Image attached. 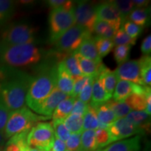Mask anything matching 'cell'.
<instances>
[{"label":"cell","instance_id":"f6af8a7d","mask_svg":"<svg viewBox=\"0 0 151 151\" xmlns=\"http://www.w3.org/2000/svg\"><path fill=\"white\" fill-rule=\"evenodd\" d=\"M11 111L0 100V132H4Z\"/></svg>","mask_w":151,"mask_h":151},{"label":"cell","instance_id":"2e32d148","mask_svg":"<svg viewBox=\"0 0 151 151\" xmlns=\"http://www.w3.org/2000/svg\"><path fill=\"white\" fill-rule=\"evenodd\" d=\"M73 53L76 58L79 69L83 76L96 77L99 74L104 66L101 62H97L93 60L86 59L76 51L73 52Z\"/></svg>","mask_w":151,"mask_h":151},{"label":"cell","instance_id":"60d3db41","mask_svg":"<svg viewBox=\"0 0 151 151\" xmlns=\"http://www.w3.org/2000/svg\"><path fill=\"white\" fill-rule=\"evenodd\" d=\"M121 28L127 35H129L130 37L134 39H136V40L143 32L142 27L137 25L134 22L129 21V20L124 21V23L122 24Z\"/></svg>","mask_w":151,"mask_h":151},{"label":"cell","instance_id":"d6a6232c","mask_svg":"<svg viewBox=\"0 0 151 151\" xmlns=\"http://www.w3.org/2000/svg\"><path fill=\"white\" fill-rule=\"evenodd\" d=\"M14 11V1L10 0H0V27L11 18Z\"/></svg>","mask_w":151,"mask_h":151},{"label":"cell","instance_id":"bcb514c9","mask_svg":"<svg viewBox=\"0 0 151 151\" xmlns=\"http://www.w3.org/2000/svg\"><path fill=\"white\" fill-rule=\"evenodd\" d=\"M88 104L83 102L82 101H81V100L76 98L71 114L78 115V116H83L84 114L86 112L87 109H88Z\"/></svg>","mask_w":151,"mask_h":151},{"label":"cell","instance_id":"cb8c5ba5","mask_svg":"<svg viewBox=\"0 0 151 151\" xmlns=\"http://www.w3.org/2000/svg\"><path fill=\"white\" fill-rule=\"evenodd\" d=\"M133 83L127 81H118L113 93V99L116 101H124L132 93Z\"/></svg>","mask_w":151,"mask_h":151},{"label":"cell","instance_id":"ac0fdd59","mask_svg":"<svg viewBox=\"0 0 151 151\" xmlns=\"http://www.w3.org/2000/svg\"><path fill=\"white\" fill-rule=\"evenodd\" d=\"M76 52L86 59L93 60L97 62H101V58L98 53L94 38L92 35L86 37L83 41L81 46L76 50Z\"/></svg>","mask_w":151,"mask_h":151},{"label":"cell","instance_id":"7c38bea8","mask_svg":"<svg viewBox=\"0 0 151 151\" xmlns=\"http://www.w3.org/2000/svg\"><path fill=\"white\" fill-rule=\"evenodd\" d=\"M115 71L118 81H127L133 83L144 86L141 77L140 63L139 60L127 61L118 66Z\"/></svg>","mask_w":151,"mask_h":151},{"label":"cell","instance_id":"7a4b0ae2","mask_svg":"<svg viewBox=\"0 0 151 151\" xmlns=\"http://www.w3.org/2000/svg\"><path fill=\"white\" fill-rule=\"evenodd\" d=\"M57 65L45 66L37 76L33 77L27 95L25 104L31 111L38 114L41 105L56 88Z\"/></svg>","mask_w":151,"mask_h":151},{"label":"cell","instance_id":"4316f807","mask_svg":"<svg viewBox=\"0 0 151 151\" xmlns=\"http://www.w3.org/2000/svg\"><path fill=\"white\" fill-rule=\"evenodd\" d=\"M99 122L97 118V111L94 107L88 104V109L83 116V129L85 130H97L99 129Z\"/></svg>","mask_w":151,"mask_h":151},{"label":"cell","instance_id":"e0dca14e","mask_svg":"<svg viewBox=\"0 0 151 151\" xmlns=\"http://www.w3.org/2000/svg\"><path fill=\"white\" fill-rule=\"evenodd\" d=\"M112 97L106 92L101 79L97 75L94 78L93 84H92V97L89 104L96 108L98 106L107 102Z\"/></svg>","mask_w":151,"mask_h":151},{"label":"cell","instance_id":"db71d44e","mask_svg":"<svg viewBox=\"0 0 151 151\" xmlns=\"http://www.w3.org/2000/svg\"><path fill=\"white\" fill-rule=\"evenodd\" d=\"M6 140L4 134V132H0V144L1 143H4V141Z\"/></svg>","mask_w":151,"mask_h":151},{"label":"cell","instance_id":"d6986e66","mask_svg":"<svg viewBox=\"0 0 151 151\" xmlns=\"http://www.w3.org/2000/svg\"><path fill=\"white\" fill-rule=\"evenodd\" d=\"M125 118L140 129L143 134L150 132V116L145 111H132Z\"/></svg>","mask_w":151,"mask_h":151},{"label":"cell","instance_id":"5bb4252c","mask_svg":"<svg viewBox=\"0 0 151 151\" xmlns=\"http://www.w3.org/2000/svg\"><path fill=\"white\" fill-rule=\"evenodd\" d=\"M74 79L67 70L63 62H60L57 65L56 88L67 95L70 96L72 92Z\"/></svg>","mask_w":151,"mask_h":151},{"label":"cell","instance_id":"83f0119b","mask_svg":"<svg viewBox=\"0 0 151 151\" xmlns=\"http://www.w3.org/2000/svg\"><path fill=\"white\" fill-rule=\"evenodd\" d=\"M64 122L66 127L71 134H81V133L83 132V116L70 114L64 120Z\"/></svg>","mask_w":151,"mask_h":151},{"label":"cell","instance_id":"4dcf8cb0","mask_svg":"<svg viewBox=\"0 0 151 151\" xmlns=\"http://www.w3.org/2000/svg\"><path fill=\"white\" fill-rule=\"evenodd\" d=\"M117 30L115 29L108 22L97 20L94 26V31L97 35V37H99L106 39H113Z\"/></svg>","mask_w":151,"mask_h":151},{"label":"cell","instance_id":"603a6c76","mask_svg":"<svg viewBox=\"0 0 151 151\" xmlns=\"http://www.w3.org/2000/svg\"><path fill=\"white\" fill-rule=\"evenodd\" d=\"M75 100L76 98L69 96L65 99H64L63 101H62L56 107L52 113V120H65L71 114Z\"/></svg>","mask_w":151,"mask_h":151},{"label":"cell","instance_id":"ee69618b","mask_svg":"<svg viewBox=\"0 0 151 151\" xmlns=\"http://www.w3.org/2000/svg\"><path fill=\"white\" fill-rule=\"evenodd\" d=\"M90 77L83 76L74 80L73 90L70 95L71 97H72L73 98L78 97V94H80L81 90H83V88L84 87L86 86V85L88 83V81L90 80Z\"/></svg>","mask_w":151,"mask_h":151},{"label":"cell","instance_id":"f907efd6","mask_svg":"<svg viewBox=\"0 0 151 151\" xmlns=\"http://www.w3.org/2000/svg\"><path fill=\"white\" fill-rule=\"evenodd\" d=\"M132 2L134 6V8H144L150 1L147 0H133Z\"/></svg>","mask_w":151,"mask_h":151},{"label":"cell","instance_id":"277c9868","mask_svg":"<svg viewBox=\"0 0 151 151\" xmlns=\"http://www.w3.org/2000/svg\"><path fill=\"white\" fill-rule=\"evenodd\" d=\"M48 118H49L35 114L25 106L20 109L11 111L4 130L5 139H9L16 134L30 130L39 120Z\"/></svg>","mask_w":151,"mask_h":151},{"label":"cell","instance_id":"3957f363","mask_svg":"<svg viewBox=\"0 0 151 151\" xmlns=\"http://www.w3.org/2000/svg\"><path fill=\"white\" fill-rule=\"evenodd\" d=\"M42 50L32 43L4 46L2 52L3 66L11 68L35 65L42 59Z\"/></svg>","mask_w":151,"mask_h":151},{"label":"cell","instance_id":"816d5d0a","mask_svg":"<svg viewBox=\"0 0 151 151\" xmlns=\"http://www.w3.org/2000/svg\"><path fill=\"white\" fill-rule=\"evenodd\" d=\"M4 44L0 41V68L3 67V63H2V52L4 50Z\"/></svg>","mask_w":151,"mask_h":151},{"label":"cell","instance_id":"9c48e42d","mask_svg":"<svg viewBox=\"0 0 151 151\" xmlns=\"http://www.w3.org/2000/svg\"><path fill=\"white\" fill-rule=\"evenodd\" d=\"M73 14L76 24L85 28L92 35L97 21L95 6L93 4L87 1H78L73 6Z\"/></svg>","mask_w":151,"mask_h":151},{"label":"cell","instance_id":"ab89813d","mask_svg":"<svg viewBox=\"0 0 151 151\" xmlns=\"http://www.w3.org/2000/svg\"><path fill=\"white\" fill-rule=\"evenodd\" d=\"M113 3L116 5L117 9L120 11L122 16L123 17L124 20H127L128 16L132 11L134 9V6L130 0H116L112 1Z\"/></svg>","mask_w":151,"mask_h":151},{"label":"cell","instance_id":"5b68a950","mask_svg":"<svg viewBox=\"0 0 151 151\" xmlns=\"http://www.w3.org/2000/svg\"><path fill=\"white\" fill-rule=\"evenodd\" d=\"M92 35L78 24H75L53 43L57 58L62 62L65 56L72 53L79 48L86 37ZM53 51V52H54Z\"/></svg>","mask_w":151,"mask_h":151},{"label":"cell","instance_id":"74e56055","mask_svg":"<svg viewBox=\"0 0 151 151\" xmlns=\"http://www.w3.org/2000/svg\"><path fill=\"white\" fill-rule=\"evenodd\" d=\"M95 138L98 149H101L113 143L107 128H99L95 130Z\"/></svg>","mask_w":151,"mask_h":151},{"label":"cell","instance_id":"11a10c76","mask_svg":"<svg viewBox=\"0 0 151 151\" xmlns=\"http://www.w3.org/2000/svg\"><path fill=\"white\" fill-rule=\"evenodd\" d=\"M22 151H43L41 150H39V149H37V148H30V147L28 146L27 148H26L24 150H22Z\"/></svg>","mask_w":151,"mask_h":151},{"label":"cell","instance_id":"f35d334b","mask_svg":"<svg viewBox=\"0 0 151 151\" xmlns=\"http://www.w3.org/2000/svg\"><path fill=\"white\" fill-rule=\"evenodd\" d=\"M131 48L132 46H116V48H114L113 55L119 66L128 61Z\"/></svg>","mask_w":151,"mask_h":151},{"label":"cell","instance_id":"8fae6325","mask_svg":"<svg viewBox=\"0 0 151 151\" xmlns=\"http://www.w3.org/2000/svg\"><path fill=\"white\" fill-rule=\"evenodd\" d=\"M113 143L136 135L143 134L141 130L126 118H119L107 127Z\"/></svg>","mask_w":151,"mask_h":151},{"label":"cell","instance_id":"d590c367","mask_svg":"<svg viewBox=\"0 0 151 151\" xmlns=\"http://www.w3.org/2000/svg\"><path fill=\"white\" fill-rule=\"evenodd\" d=\"M113 42L114 46H132L136 44V39H132L124 32V31L121 27L117 30L114 37L113 38Z\"/></svg>","mask_w":151,"mask_h":151},{"label":"cell","instance_id":"f5cc1de1","mask_svg":"<svg viewBox=\"0 0 151 151\" xmlns=\"http://www.w3.org/2000/svg\"><path fill=\"white\" fill-rule=\"evenodd\" d=\"M143 151H150V141H148V142L146 143V144H145L144 148H143Z\"/></svg>","mask_w":151,"mask_h":151},{"label":"cell","instance_id":"484cf974","mask_svg":"<svg viewBox=\"0 0 151 151\" xmlns=\"http://www.w3.org/2000/svg\"><path fill=\"white\" fill-rule=\"evenodd\" d=\"M96 142L95 131L85 130L81 134V150L80 151H98Z\"/></svg>","mask_w":151,"mask_h":151},{"label":"cell","instance_id":"c3c4849f","mask_svg":"<svg viewBox=\"0 0 151 151\" xmlns=\"http://www.w3.org/2000/svg\"><path fill=\"white\" fill-rule=\"evenodd\" d=\"M141 50L144 55H150L151 52V36L149 35L142 41Z\"/></svg>","mask_w":151,"mask_h":151},{"label":"cell","instance_id":"1f68e13d","mask_svg":"<svg viewBox=\"0 0 151 151\" xmlns=\"http://www.w3.org/2000/svg\"><path fill=\"white\" fill-rule=\"evenodd\" d=\"M139 60L141 77L144 86L150 88L151 86V58L150 55H143Z\"/></svg>","mask_w":151,"mask_h":151},{"label":"cell","instance_id":"52a82bcc","mask_svg":"<svg viewBox=\"0 0 151 151\" xmlns=\"http://www.w3.org/2000/svg\"><path fill=\"white\" fill-rule=\"evenodd\" d=\"M36 28L27 23H14L4 30L1 41L4 46L35 43Z\"/></svg>","mask_w":151,"mask_h":151},{"label":"cell","instance_id":"f1b7e54d","mask_svg":"<svg viewBox=\"0 0 151 151\" xmlns=\"http://www.w3.org/2000/svg\"><path fill=\"white\" fill-rule=\"evenodd\" d=\"M149 11H150V9L146 7L134 8L129 14L128 18L129 21L143 27L148 21L149 16H150Z\"/></svg>","mask_w":151,"mask_h":151},{"label":"cell","instance_id":"8992f818","mask_svg":"<svg viewBox=\"0 0 151 151\" xmlns=\"http://www.w3.org/2000/svg\"><path fill=\"white\" fill-rule=\"evenodd\" d=\"M50 41L53 43L76 24L73 7L52 9L48 18Z\"/></svg>","mask_w":151,"mask_h":151},{"label":"cell","instance_id":"680465c9","mask_svg":"<svg viewBox=\"0 0 151 151\" xmlns=\"http://www.w3.org/2000/svg\"><path fill=\"white\" fill-rule=\"evenodd\" d=\"M98 151H99V150H98Z\"/></svg>","mask_w":151,"mask_h":151},{"label":"cell","instance_id":"9f6ffc18","mask_svg":"<svg viewBox=\"0 0 151 151\" xmlns=\"http://www.w3.org/2000/svg\"><path fill=\"white\" fill-rule=\"evenodd\" d=\"M4 143H1L0 144V151H4Z\"/></svg>","mask_w":151,"mask_h":151},{"label":"cell","instance_id":"d4e9b609","mask_svg":"<svg viewBox=\"0 0 151 151\" xmlns=\"http://www.w3.org/2000/svg\"><path fill=\"white\" fill-rule=\"evenodd\" d=\"M151 94L150 90L146 94L132 93L129 97L124 100V102L129 106L132 111H145L147 104V96Z\"/></svg>","mask_w":151,"mask_h":151},{"label":"cell","instance_id":"6f0895ef","mask_svg":"<svg viewBox=\"0 0 151 151\" xmlns=\"http://www.w3.org/2000/svg\"><path fill=\"white\" fill-rule=\"evenodd\" d=\"M66 151H70V150H66Z\"/></svg>","mask_w":151,"mask_h":151},{"label":"cell","instance_id":"ffe728a7","mask_svg":"<svg viewBox=\"0 0 151 151\" xmlns=\"http://www.w3.org/2000/svg\"><path fill=\"white\" fill-rule=\"evenodd\" d=\"M98 76L101 79L106 92L110 97H112L113 91H114L115 88H116L117 83L118 81L115 71H111L110 69L104 65Z\"/></svg>","mask_w":151,"mask_h":151},{"label":"cell","instance_id":"4fadbf2b","mask_svg":"<svg viewBox=\"0 0 151 151\" xmlns=\"http://www.w3.org/2000/svg\"><path fill=\"white\" fill-rule=\"evenodd\" d=\"M68 97L69 96L55 88L50 95L43 101L38 114H39V116L41 115L47 118H50L58 104Z\"/></svg>","mask_w":151,"mask_h":151},{"label":"cell","instance_id":"836d02e7","mask_svg":"<svg viewBox=\"0 0 151 151\" xmlns=\"http://www.w3.org/2000/svg\"><path fill=\"white\" fill-rule=\"evenodd\" d=\"M106 104L114 113L117 119L125 118L129 113L132 111L124 101H116L111 99L107 101Z\"/></svg>","mask_w":151,"mask_h":151},{"label":"cell","instance_id":"b9f144b4","mask_svg":"<svg viewBox=\"0 0 151 151\" xmlns=\"http://www.w3.org/2000/svg\"><path fill=\"white\" fill-rule=\"evenodd\" d=\"M94 77H90L88 83L86 85V86L83 88L80 94H78L77 99H78L83 102L86 104H89L92 97V84H93Z\"/></svg>","mask_w":151,"mask_h":151},{"label":"cell","instance_id":"7402d4cb","mask_svg":"<svg viewBox=\"0 0 151 151\" xmlns=\"http://www.w3.org/2000/svg\"><path fill=\"white\" fill-rule=\"evenodd\" d=\"M95 109L99 122V128H107L110 124L118 120L106 102L98 106Z\"/></svg>","mask_w":151,"mask_h":151},{"label":"cell","instance_id":"ba28073f","mask_svg":"<svg viewBox=\"0 0 151 151\" xmlns=\"http://www.w3.org/2000/svg\"><path fill=\"white\" fill-rule=\"evenodd\" d=\"M54 138V130L51 122H38L31 128L28 134V146L49 151L51 148Z\"/></svg>","mask_w":151,"mask_h":151},{"label":"cell","instance_id":"9a60e30c","mask_svg":"<svg viewBox=\"0 0 151 151\" xmlns=\"http://www.w3.org/2000/svg\"><path fill=\"white\" fill-rule=\"evenodd\" d=\"M141 135H136L113 143L104 150L99 151H141Z\"/></svg>","mask_w":151,"mask_h":151},{"label":"cell","instance_id":"7dc6e473","mask_svg":"<svg viewBox=\"0 0 151 151\" xmlns=\"http://www.w3.org/2000/svg\"><path fill=\"white\" fill-rule=\"evenodd\" d=\"M48 4L52 9L55 8H67L71 9L74 6V3L72 1H67V0H48Z\"/></svg>","mask_w":151,"mask_h":151},{"label":"cell","instance_id":"44dd1931","mask_svg":"<svg viewBox=\"0 0 151 151\" xmlns=\"http://www.w3.org/2000/svg\"><path fill=\"white\" fill-rule=\"evenodd\" d=\"M30 130L16 134L9 138L4 151H22L28 147L27 136Z\"/></svg>","mask_w":151,"mask_h":151},{"label":"cell","instance_id":"6da1fadb","mask_svg":"<svg viewBox=\"0 0 151 151\" xmlns=\"http://www.w3.org/2000/svg\"><path fill=\"white\" fill-rule=\"evenodd\" d=\"M33 77L23 71L3 66L0 68V100L10 111L24 106Z\"/></svg>","mask_w":151,"mask_h":151},{"label":"cell","instance_id":"f546056e","mask_svg":"<svg viewBox=\"0 0 151 151\" xmlns=\"http://www.w3.org/2000/svg\"><path fill=\"white\" fill-rule=\"evenodd\" d=\"M62 62L74 80L83 76L79 69L78 61L73 52L65 56Z\"/></svg>","mask_w":151,"mask_h":151},{"label":"cell","instance_id":"7bdbcfd3","mask_svg":"<svg viewBox=\"0 0 151 151\" xmlns=\"http://www.w3.org/2000/svg\"><path fill=\"white\" fill-rule=\"evenodd\" d=\"M67 150L70 151H80L81 150V134H71L66 141Z\"/></svg>","mask_w":151,"mask_h":151},{"label":"cell","instance_id":"8d00e7d4","mask_svg":"<svg viewBox=\"0 0 151 151\" xmlns=\"http://www.w3.org/2000/svg\"><path fill=\"white\" fill-rule=\"evenodd\" d=\"M51 123L54 130L55 137L62 140V141L66 142L68 138L71 135V133L67 129V128L66 127L64 120H52Z\"/></svg>","mask_w":151,"mask_h":151},{"label":"cell","instance_id":"30bf717a","mask_svg":"<svg viewBox=\"0 0 151 151\" xmlns=\"http://www.w3.org/2000/svg\"><path fill=\"white\" fill-rule=\"evenodd\" d=\"M97 20L108 22L115 29L118 30L125 20L112 1H104L95 6Z\"/></svg>","mask_w":151,"mask_h":151},{"label":"cell","instance_id":"681fc988","mask_svg":"<svg viewBox=\"0 0 151 151\" xmlns=\"http://www.w3.org/2000/svg\"><path fill=\"white\" fill-rule=\"evenodd\" d=\"M67 147L65 141H62L60 139L55 137L53 143H52L51 148L49 151H66Z\"/></svg>","mask_w":151,"mask_h":151},{"label":"cell","instance_id":"e575fe53","mask_svg":"<svg viewBox=\"0 0 151 151\" xmlns=\"http://www.w3.org/2000/svg\"><path fill=\"white\" fill-rule=\"evenodd\" d=\"M93 38L98 53L101 58L106 56L114 48L115 46L112 39H104V38L97 37V36Z\"/></svg>","mask_w":151,"mask_h":151}]
</instances>
